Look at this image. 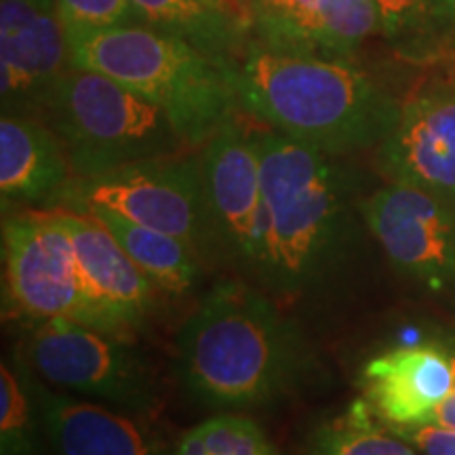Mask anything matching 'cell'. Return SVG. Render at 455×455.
I'll return each mask as SVG.
<instances>
[{"instance_id": "30bf717a", "label": "cell", "mask_w": 455, "mask_h": 455, "mask_svg": "<svg viewBox=\"0 0 455 455\" xmlns=\"http://www.w3.org/2000/svg\"><path fill=\"white\" fill-rule=\"evenodd\" d=\"M212 255L253 276L264 221L259 155L253 133L230 116L201 152Z\"/></svg>"}, {"instance_id": "cb8c5ba5", "label": "cell", "mask_w": 455, "mask_h": 455, "mask_svg": "<svg viewBox=\"0 0 455 455\" xmlns=\"http://www.w3.org/2000/svg\"><path fill=\"white\" fill-rule=\"evenodd\" d=\"M66 30H104L141 21L131 0H55Z\"/></svg>"}, {"instance_id": "4fadbf2b", "label": "cell", "mask_w": 455, "mask_h": 455, "mask_svg": "<svg viewBox=\"0 0 455 455\" xmlns=\"http://www.w3.org/2000/svg\"><path fill=\"white\" fill-rule=\"evenodd\" d=\"M3 114L36 116L44 95L70 68L68 30L55 0L0 4Z\"/></svg>"}, {"instance_id": "ffe728a7", "label": "cell", "mask_w": 455, "mask_h": 455, "mask_svg": "<svg viewBox=\"0 0 455 455\" xmlns=\"http://www.w3.org/2000/svg\"><path fill=\"white\" fill-rule=\"evenodd\" d=\"M308 455H418L415 447L386 428L365 401L323 424L310 439Z\"/></svg>"}, {"instance_id": "52a82bcc", "label": "cell", "mask_w": 455, "mask_h": 455, "mask_svg": "<svg viewBox=\"0 0 455 455\" xmlns=\"http://www.w3.org/2000/svg\"><path fill=\"white\" fill-rule=\"evenodd\" d=\"M84 212L104 207L212 253L201 155L150 158L95 178H74L51 209Z\"/></svg>"}, {"instance_id": "83f0119b", "label": "cell", "mask_w": 455, "mask_h": 455, "mask_svg": "<svg viewBox=\"0 0 455 455\" xmlns=\"http://www.w3.org/2000/svg\"><path fill=\"white\" fill-rule=\"evenodd\" d=\"M251 4H253V0H251Z\"/></svg>"}, {"instance_id": "d4e9b609", "label": "cell", "mask_w": 455, "mask_h": 455, "mask_svg": "<svg viewBox=\"0 0 455 455\" xmlns=\"http://www.w3.org/2000/svg\"><path fill=\"white\" fill-rule=\"evenodd\" d=\"M386 426V424H384ZM424 455H455V430L430 424L386 426Z\"/></svg>"}, {"instance_id": "e0dca14e", "label": "cell", "mask_w": 455, "mask_h": 455, "mask_svg": "<svg viewBox=\"0 0 455 455\" xmlns=\"http://www.w3.org/2000/svg\"><path fill=\"white\" fill-rule=\"evenodd\" d=\"M83 213H91L112 232L158 293L180 298L196 284L201 276V255L190 244L155 228L131 221L110 209L89 207Z\"/></svg>"}, {"instance_id": "44dd1931", "label": "cell", "mask_w": 455, "mask_h": 455, "mask_svg": "<svg viewBox=\"0 0 455 455\" xmlns=\"http://www.w3.org/2000/svg\"><path fill=\"white\" fill-rule=\"evenodd\" d=\"M141 21L155 26L156 30L186 38L204 53L226 60L230 44L228 17L220 11H212L195 0H131Z\"/></svg>"}, {"instance_id": "ba28073f", "label": "cell", "mask_w": 455, "mask_h": 455, "mask_svg": "<svg viewBox=\"0 0 455 455\" xmlns=\"http://www.w3.org/2000/svg\"><path fill=\"white\" fill-rule=\"evenodd\" d=\"M4 308L30 323L91 327L81 272L60 209H26L3 221Z\"/></svg>"}, {"instance_id": "4316f807", "label": "cell", "mask_w": 455, "mask_h": 455, "mask_svg": "<svg viewBox=\"0 0 455 455\" xmlns=\"http://www.w3.org/2000/svg\"><path fill=\"white\" fill-rule=\"evenodd\" d=\"M439 338L443 339V344L447 346L449 352H451V358H453V365H455V331H441Z\"/></svg>"}, {"instance_id": "484cf974", "label": "cell", "mask_w": 455, "mask_h": 455, "mask_svg": "<svg viewBox=\"0 0 455 455\" xmlns=\"http://www.w3.org/2000/svg\"><path fill=\"white\" fill-rule=\"evenodd\" d=\"M195 3L203 4V7H207L212 11H220V13H224V15H230L226 9V0H195Z\"/></svg>"}, {"instance_id": "7c38bea8", "label": "cell", "mask_w": 455, "mask_h": 455, "mask_svg": "<svg viewBox=\"0 0 455 455\" xmlns=\"http://www.w3.org/2000/svg\"><path fill=\"white\" fill-rule=\"evenodd\" d=\"M60 213L76 251L91 327L118 338L141 331L155 312V284L100 220L70 209Z\"/></svg>"}, {"instance_id": "9c48e42d", "label": "cell", "mask_w": 455, "mask_h": 455, "mask_svg": "<svg viewBox=\"0 0 455 455\" xmlns=\"http://www.w3.org/2000/svg\"><path fill=\"white\" fill-rule=\"evenodd\" d=\"M361 218L398 275L430 293H455V203L388 181L363 198Z\"/></svg>"}, {"instance_id": "3957f363", "label": "cell", "mask_w": 455, "mask_h": 455, "mask_svg": "<svg viewBox=\"0 0 455 455\" xmlns=\"http://www.w3.org/2000/svg\"><path fill=\"white\" fill-rule=\"evenodd\" d=\"M228 66L243 110L327 155L378 148L401 114V101L350 60L255 44Z\"/></svg>"}, {"instance_id": "5b68a950", "label": "cell", "mask_w": 455, "mask_h": 455, "mask_svg": "<svg viewBox=\"0 0 455 455\" xmlns=\"http://www.w3.org/2000/svg\"><path fill=\"white\" fill-rule=\"evenodd\" d=\"M36 118L60 140L74 178L188 150L163 108L104 74L70 66L44 95Z\"/></svg>"}, {"instance_id": "603a6c76", "label": "cell", "mask_w": 455, "mask_h": 455, "mask_svg": "<svg viewBox=\"0 0 455 455\" xmlns=\"http://www.w3.org/2000/svg\"><path fill=\"white\" fill-rule=\"evenodd\" d=\"M316 4L318 0H253L261 44L276 51L291 49L299 28Z\"/></svg>"}, {"instance_id": "7402d4cb", "label": "cell", "mask_w": 455, "mask_h": 455, "mask_svg": "<svg viewBox=\"0 0 455 455\" xmlns=\"http://www.w3.org/2000/svg\"><path fill=\"white\" fill-rule=\"evenodd\" d=\"M178 455H281L261 426L236 411L218 413L181 436Z\"/></svg>"}, {"instance_id": "8fae6325", "label": "cell", "mask_w": 455, "mask_h": 455, "mask_svg": "<svg viewBox=\"0 0 455 455\" xmlns=\"http://www.w3.org/2000/svg\"><path fill=\"white\" fill-rule=\"evenodd\" d=\"M378 171L455 203V70L436 76L401 101V114L375 150Z\"/></svg>"}, {"instance_id": "2e32d148", "label": "cell", "mask_w": 455, "mask_h": 455, "mask_svg": "<svg viewBox=\"0 0 455 455\" xmlns=\"http://www.w3.org/2000/svg\"><path fill=\"white\" fill-rule=\"evenodd\" d=\"M74 180L57 135L36 116L3 114L0 121V198L15 204H53Z\"/></svg>"}, {"instance_id": "5bb4252c", "label": "cell", "mask_w": 455, "mask_h": 455, "mask_svg": "<svg viewBox=\"0 0 455 455\" xmlns=\"http://www.w3.org/2000/svg\"><path fill=\"white\" fill-rule=\"evenodd\" d=\"M361 384L371 413L386 426L424 424L455 390L451 352L436 335L388 348L363 365Z\"/></svg>"}, {"instance_id": "6da1fadb", "label": "cell", "mask_w": 455, "mask_h": 455, "mask_svg": "<svg viewBox=\"0 0 455 455\" xmlns=\"http://www.w3.org/2000/svg\"><path fill=\"white\" fill-rule=\"evenodd\" d=\"M264 221L253 278L266 291L299 295L325 284L348 258L361 213L358 171L276 129L253 133Z\"/></svg>"}, {"instance_id": "9a60e30c", "label": "cell", "mask_w": 455, "mask_h": 455, "mask_svg": "<svg viewBox=\"0 0 455 455\" xmlns=\"http://www.w3.org/2000/svg\"><path fill=\"white\" fill-rule=\"evenodd\" d=\"M43 435L57 455H164L138 415L53 388L28 365Z\"/></svg>"}, {"instance_id": "277c9868", "label": "cell", "mask_w": 455, "mask_h": 455, "mask_svg": "<svg viewBox=\"0 0 455 455\" xmlns=\"http://www.w3.org/2000/svg\"><path fill=\"white\" fill-rule=\"evenodd\" d=\"M70 66L112 78L163 108L188 146H204L232 116L228 60L186 38L141 26L68 30Z\"/></svg>"}, {"instance_id": "7a4b0ae2", "label": "cell", "mask_w": 455, "mask_h": 455, "mask_svg": "<svg viewBox=\"0 0 455 455\" xmlns=\"http://www.w3.org/2000/svg\"><path fill=\"white\" fill-rule=\"evenodd\" d=\"M308 339L270 295L224 278L175 338V373L201 405L241 411L293 395L312 375Z\"/></svg>"}, {"instance_id": "8992f818", "label": "cell", "mask_w": 455, "mask_h": 455, "mask_svg": "<svg viewBox=\"0 0 455 455\" xmlns=\"http://www.w3.org/2000/svg\"><path fill=\"white\" fill-rule=\"evenodd\" d=\"M24 356L38 378L53 388L89 398L124 413L150 415L161 390L150 363L127 338H118L83 323L55 318L36 323Z\"/></svg>"}, {"instance_id": "ac0fdd59", "label": "cell", "mask_w": 455, "mask_h": 455, "mask_svg": "<svg viewBox=\"0 0 455 455\" xmlns=\"http://www.w3.org/2000/svg\"><path fill=\"white\" fill-rule=\"evenodd\" d=\"M382 36L398 53L422 60L445 47L455 32V0H373Z\"/></svg>"}, {"instance_id": "d6986e66", "label": "cell", "mask_w": 455, "mask_h": 455, "mask_svg": "<svg viewBox=\"0 0 455 455\" xmlns=\"http://www.w3.org/2000/svg\"><path fill=\"white\" fill-rule=\"evenodd\" d=\"M41 435L28 361L17 348L0 363V455H36Z\"/></svg>"}]
</instances>
